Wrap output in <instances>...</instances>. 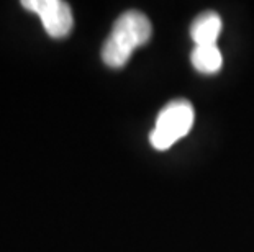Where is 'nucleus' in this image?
Wrapping results in <instances>:
<instances>
[{"label":"nucleus","mask_w":254,"mask_h":252,"mask_svg":"<svg viewBox=\"0 0 254 252\" xmlns=\"http://www.w3.org/2000/svg\"><path fill=\"white\" fill-rule=\"evenodd\" d=\"M21 7L40 17L43 28L51 38H64L71 33L74 25L72 12L63 0H23Z\"/></svg>","instance_id":"3"},{"label":"nucleus","mask_w":254,"mask_h":252,"mask_svg":"<svg viewBox=\"0 0 254 252\" xmlns=\"http://www.w3.org/2000/svg\"><path fill=\"white\" fill-rule=\"evenodd\" d=\"M221 18L215 12H203L193 20L190 25V38L195 46H212L217 45L221 33Z\"/></svg>","instance_id":"4"},{"label":"nucleus","mask_w":254,"mask_h":252,"mask_svg":"<svg viewBox=\"0 0 254 252\" xmlns=\"http://www.w3.org/2000/svg\"><path fill=\"white\" fill-rule=\"evenodd\" d=\"M153 28L144 13L128 10L118 17L112 33L102 48V59L112 69H122L129 61L136 48L151 40Z\"/></svg>","instance_id":"1"},{"label":"nucleus","mask_w":254,"mask_h":252,"mask_svg":"<svg viewBox=\"0 0 254 252\" xmlns=\"http://www.w3.org/2000/svg\"><path fill=\"white\" fill-rule=\"evenodd\" d=\"M193 125V108L187 100L176 99L159 111L153 133L149 135L151 146L166 151L181 138L189 135Z\"/></svg>","instance_id":"2"},{"label":"nucleus","mask_w":254,"mask_h":252,"mask_svg":"<svg viewBox=\"0 0 254 252\" xmlns=\"http://www.w3.org/2000/svg\"><path fill=\"white\" fill-rule=\"evenodd\" d=\"M190 61L192 66L202 74H215L223 66V57H221V52L217 45L195 46L192 51Z\"/></svg>","instance_id":"5"}]
</instances>
